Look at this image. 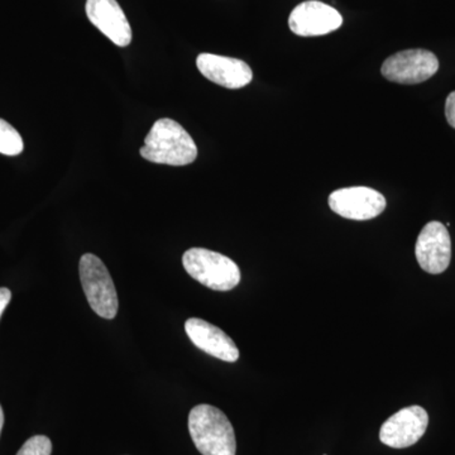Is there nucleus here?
Returning a JSON list of instances; mask_svg holds the SVG:
<instances>
[{
	"mask_svg": "<svg viewBox=\"0 0 455 455\" xmlns=\"http://www.w3.org/2000/svg\"><path fill=\"white\" fill-rule=\"evenodd\" d=\"M140 154L149 163L187 166L197 157V147L190 134L170 118L158 119L148 132Z\"/></svg>",
	"mask_w": 455,
	"mask_h": 455,
	"instance_id": "1",
	"label": "nucleus"
},
{
	"mask_svg": "<svg viewBox=\"0 0 455 455\" xmlns=\"http://www.w3.org/2000/svg\"><path fill=\"white\" fill-rule=\"evenodd\" d=\"M188 431L203 455H235V429L218 407L206 403L194 407L188 415Z\"/></svg>",
	"mask_w": 455,
	"mask_h": 455,
	"instance_id": "2",
	"label": "nucleus"
},
{
	"mask_svg": "<svg viewBox=\"0 0 455 455\" xmlns=\"http://www.w3.org/2000/svg\"><path fill=\"white\" fill-rule=\"evenodd\" d=\"M182 265L194 280L214 291H230L241 283V269L235 260L205 248L187 251Z\"/></svg>",
	"mask_w": 455,
	"mask_h": 455,
	"instance_id": "3",
	"label": "nucleus"
},
{
	"mask_svg": "<svg viewBox=\"0 0 455 455\" xmlns=\"http://www.w3.org/2000/svg\"><path fill=\"white\" fill-rule=\"evenodd\" d=\"M79 274L90 307L104 319H114L118 314V295L103 260L92 253L84 254Z\"/></svg>",
	"mask_w": 455,
	"mask_h": 455,
	"instance_id": "4",
	"label": "nucleus"
},
{
	"mask_svg": "<svg viewBox=\"0 0 455 455\" xmlns=\"http://www.w3.org/2000/svg\"><path fill=\"white\" fill-rule=\"evenodd\" d=\"M439 60L427 50H406L385 60L381 73L388 82L415 85L438 73Z\"/></svg>",
	"mask_w": 455,
	"mask_h": 455,
	"instance_id": "5",
	"label": "nucleus"
},
{
	"mask_svg": "<svg viewBox=\"0 0 455 455\" xmlns=\"http://www.w3.org/2000/svg\"><path fill=\"white\" fill-rule=\"evenodd\" d=\"M328 202L335 214L361 221L379 217L387 205L381 193L366 187L339 188L331 194Z\"/></svg>",
	"mask_w": 455,
	"mask_h": 455,
	"instance_id": "6",
	"label": "nucleus"
},
{
	"mask_svg": "<svg viewBox=\"0 0 455 455\" xmlns=\"http://www.w3.org/2000/svg\"><path fill=\"white\" fill-rule=\"evenodd\" d=\"M427 425L429 415L424 407H405L383 423L379 430V440L390 448H409L423 438Z\"/></svg>",
	"mask_w": 455,
	"mask_h": 455,
	"instance_id": "7",
	"label": "nucleus"
},
{
	"mask_svg": "<svg viewBox=\"0 0 455 455\" xmlns=\"http://www.w3.org/2000/svg\"><path fill=\"white\" fill-rule=\"evenodd\" d=\"M416 259L425 272L440 275L451 265V241L447 227L440 221H430L418 236Z\"/></svg>",
	"mask_w": 455,
	"mask_h": 455,
	"instance_id": "8",
	"label": "nucleus"
},
{
	"mask_svg": "<svg viewBox=\"0 0 455 455\" xmlns=\"http://www.w3.org/2000/svg\"><path fill=\"white\" fill-rule=\"evenodd\" d=\"M343 17L337 9L317 0L301 3L289 18L290 29L301 37H315L337 31Z\"/></svg>",
	"mask_w": 455,
	"mask_h": 455,
	"instance_id": "9",
	"label": "nucleus"
},
{
	"mask_svg": "<svg viewBox=\"0 0 455 455\" xmlns=\"http://www.w3.org/2000/svg\"><path fill=\"white\" fill-rule=\"evenodd\" d=\"M85 11L90 22L116 46L131 44V25L116 0H86Z\"/></svg>",
	"mask_w": 455,
	"mask_h": 455,
	"instance_id": "10",
	"label": "nucleus"
},
{
	"mask_svg": "<svg viewBox=\"0 0 455 455\" xmlns=\"http://www.w3.org/2000/svg\"><path fill=\"white\" fill-rule=\"evenodd\" d=\"M196 66L206 79L227 89L244 88L253 79L250 65L233 57L202 53L197 56Z\"/></svg>",
	"mask_w": 455,
	"mask_h": 455,
	"instance_id": "11",
	"label": "nucleus"
},
{
	"mask_svg": "<svg viewBox=\"0 0 455 455\" xmlns=\"http://www.w3.org/2000/svg\"><path fill=\"white\" fill-rule=\"evenodd\" d=\"M185 331L194 346L206 355L220 361L235 363L239 359V349L232 338L228 337L220 328L197 317H191L185 323Z\"/></svg>",
	"mask_w": 455,
	"mask_h": 455,
	"instance_id": "12",
	"label": "nucleus"
},
{
	"mask_svg": "<svg viewBox=\"0 0 455 455\" xmlns=\"http://www.w3.org/2000/svg\"><path fill=\"white\" fill-rule=\"evenodd\" d=\"M23 140L16 128L4 119H0V154L17 156L22 154Z\"/></svg>",
	"mask_w": 455,
	"mask_h": 455,
	"instance_id": "13",
	"label": "nucleus"
},
{
	"mask_svg": "<svg viewBox=\"0 0 455 455\" xmlns=\"http://www.w3.org/2000/svg\"><path fill=\"white\" fill-rule=\"evenodd\" d=\"M52 443L44 435H35L27 440L17 455H51Z\"/></svg>",
	"mask_w": 455,
	"mask_h": 455,
	"instance_id": "14",
	"label": "nucleus"
},
{
	"mask_svg": "<svg viewBox=\"0 0 455 455\" xmlns=\"http://www.w3.org/2000/svg\"><path fill=\"white\" fill-rule=\"evenodd\" d=\"M445 116L449 125L455 130V92H451L445 101Z\"/></svg>",
	"mask_w": 455,
	"mask_h": 455,
	"instance_id": "15",
	"label": "nucleus"
},
{
	"mask_svg": "<svg viewBox=\"0 0 455 455\" xmlns=\"http://www.w3.org/2000/svg\"><path fill=\"white\" fill-rule=\"evenodd\" d=\"M12 292L7 287H0V316L4 313L5 307L11 302Z\"/></svg>",
	"mask_w": 455,
	"mask_h": 455,
	"instance_id": "16",
	"label": "nucleus"
},
{
	"mask_svg": "<svg viewBox=\"0 0 455 455\" xmlns=\"http://www.w3.org/2000/svg\"><path fill=\"white\" fill-rule=\"evenodd\" d=\"M3 425H4V412H3L2 406H0V434H2Z\"/></svg>",
	"mask_w": 455,
	"mask_h": 455,
	"instance_id": "17",
	"label": "nucleus"
}]
</instances>
